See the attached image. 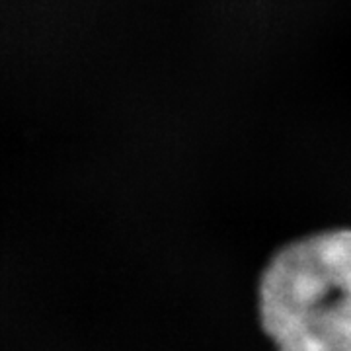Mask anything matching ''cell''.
<instances>
[{"label":"cell","instance_id":"6da1fadb","mask_svg":"<svg viewBox=\"0 0 351 351\" xmlns=\"http://www.w3.org/2000/svg\"><path fill=\"white\" fill-rule=\"evenodd\" d=\"M258 311L277 351H351V228L279 248L260 277Z\"/></svg>","mask_w":351,"mask_h":351}]
</instances>
